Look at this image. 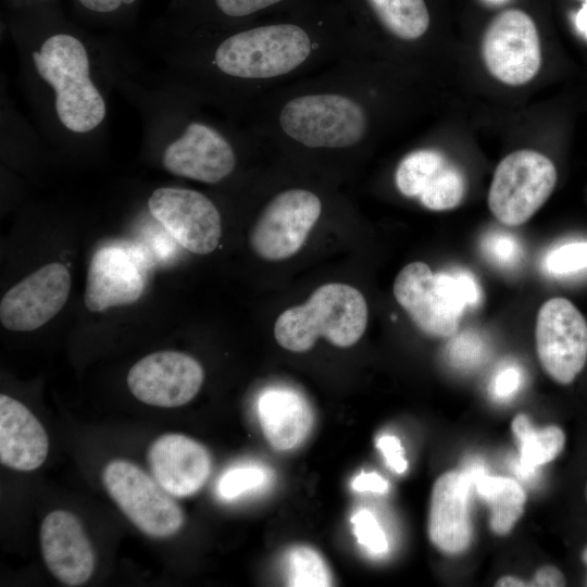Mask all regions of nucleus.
Masks as SVG:
<instances>
[{
  "instance_id": "f257e3e1",
  "label": "nucleus",
  "mask_w": 587,
  "mask_h": 587,
  "mask_svg": "<svg viewBox=\"0 0 587 587\" xmlns=\"http://www.w3.org/2000/svg\"><path fill=\"white\" fill-rule=\"evenodd\" d=\"M2 24L18 55L24 95L42 137L80 148L109 137V93L100 37L71 21L58 1L4 5Z\"/></svg>"
},
{
  "instance_id": "f03ea898",
  "label": "nucleus",
  "mask_w": 587,
  "mask_h": 587,
  "mask_svg": "<svg viewBox=\"0 0 587 587\" xmlns=\"http://www.w3.org/2000/svg\"><path fill=\"white\" fill-rule=\"evenodd\" d=\"M369 310L363 295L347 284H324L301 305L285 310L276 320L274 335L285 349L304 352L319 337L334 346H353L364 334Z\"/></svg>"
},
{
  "instance_id": "7ed1b4c3",
  "label": "nucleus",
  "mask_w": 587,
  "mask_h": 587,
  "mask_svg": "<svg viewBox=\"0 0 587 587\" xmlns=\"http://www.w3.org/2000/svg\"><path fill=\"white\" fill-rule=\"evenodd\" d=\"M282 130L309 148H348L366 134L367 118L353 99L339 93H309L289 100L279 113Z\"/></svg>"
},
{
  "instance_id": "20e7f679",
  "label": "nucleus",
  "mask_w": 587,
  "mask_h": 587,
  "mask_svg": "<svg viewBox=\"0 0 587 587\" xmlns=\"http://www.w3.org/2000/svg\"><path fill=\"white\" fill-rule=\"evenodd\" d=\"M557 178V168L545 154L529 149L511 152L495 170L488 208L502 224H524L551 196Z\"/></svg>"
},
{
  "instance_id": "39448f33",
  "label": "nucleus",
  "mask_w": 587,
  "mask_h": 587,
  "mask_svg": "<svg viewBox=\"0 0 587 587\" xmlns=\"http://www.w3.org/2000/svg\"><path fill=\"white\" fill-rule=\"evenodd\" d=\"M102 483L121 511L142 533L165 538L182 528L184 513L180 507L138 465L113 460L103 469Z\"/></svg>"
},
{
  "instance_id": "423d86ee",
  "label": "nucleus",
  "mask_w": 587,
  "mask_h": 587,
  "mask_svg": "<svg viewBox=\"0 0 587 587\" xmlns=\"http://www.w3.org/2000/svg\"><path fill=\"white\" fill-rule=\"evenodd\" d=\"M536 352L546 374L570 385L587 362V321L567 299L554 297L540 307L535 326Z\"/></svg>"
},
{
  "instance_id": "0eeeda50",
  "label": "nucleus",
  "mask_w": 587,
  "mask_h": 587,
  "mask_svg": "<svg viewBox=\"0 0 587 587\" xmlns=\"http://www.w3.org/2000/svg\"><path fill=\"white\" fill-rule=\"evenodd\" d=\"M482 55L492 77L508 86L530 82L541 64L538 30L524 11L510 9L496 15L487 26Z\"/></svg>"
},
{
  "instance_id": "6e6552de",
  "label": "nucleus",
  "mask_w": 587,
  "mask_h": 587,
  "mask_svg": "<svg viewBox=\"0 0 587 587\" xmlns=\"http://www.w3.org/2000/svg\"><path fill=\"white\" fill-rule=\"evenodd\" d=\"M321 210L320 198L309 190L288 189L276 195L251 229L252 250L270 261L294 255L303 246Z\"/></svg>"
},
{
  "instance_id": "1a4fd4ad",
  "label": "nucleus",
  "mask_w": 587,
  "mask_h": 587,
  "mask_svg": "<svg viewBox=\"0 0 587 587\" xmlns=\"http://www.w3.org/2000/svg\"><path fill=\"white\" fill-rule=\"evenodd\" d=\"M148 209L186 250L208 254L217 247L221 215L205 195L182 187H159L148 198Z\"/></svg>"
},
{
  "instance_id": "9d476101",
  "label": "nucleus",
  "mask_w": 587,
  "mask_h": 587,
  "mask_svg": "<svg viewBox=\"0 0 587 587\" xmlns=\"http://www.w3.org/2000/svg\"><path fill=\"white\" fill-rule=\"evenodd\" d=\"M442 274L417 261L405 265L394 283L397 302L423 333L436 338L452 337L463 314Z\"/></svg>"
},
{
  "instance_id": "9b49d317",
  "label": "nucleus",
  "mask_w": 587,
  "mask_h": 587,
  "mask_svg": "<svg viewBox=\"0 0 587 587\" xmlns=\"http://www.w3.org/2000/svg\"><path fill=\"white\" fill-rule=\"evenodd\" d=\"M203 369L189 354L158 351L135 363L128 372L127 385L141 402L175 408L189 402L203 383Z\"/></svg>"
},
{
  "instance_id": "f8f14e48",
  "label": "nucleus",
  "mask_w": 587,
  "mask_h": 587,
  "mask_svg": "<svg viewBox=\"0 0 587 587\" xmlns=\"http://www.w3.org/2000/svg\"><path fill=\"white\" fill-rule=\"evenodd\" d=\"M71 289L67 267L47 264L8 290L0 303L1 324L14 332L35 330L66 303Z\"/></svg>"
},
{
  "instance_id": "ddd939ff",
  "label": "nucleus",
  "mask_w": 587,
  "mask_h": 587,
  "mask_svg": "<svg viewBox=\"0 0 587 587\" xmlns=\"http://www.w3.org/2000/svg\"><path fill=\"white\" fill-rule=\"evenodd\" d=\"M40 545L49 571L66 586L84 585L95 569V552L79 520L55 510L42 521Z\"/></svg>"
},
{
  "instance_id": "4468645a",
  "label": "nucleus",
  "mask_w": 587,
  "mask_h": 587,
  "mask_svg": "<svg viewBox=\"0 0 587 587\" xmlns=\"http://www.w3.org/2000/svg\"><path fill=\"white\" fill-rule=\"evenodd\" d=\"M470 490V476L459 471L444 473L433 486L427 533L442 553L460 554L471 544Z\"/></svg>"
},
{
  "instance_id": "2eb2a0df",
  "label": "nucleus",
  "mask_w": 587,
  "mask_h": 587,
  "mask_svg": "<svg viewBox=\"0 0 587 587\" xmlns=\"http://www.w3.org/2000/svg\"><path fill=\"white\" fill-rule=\"evenodd\" d=\"M304 0H184L172 3L151 30L161 35L232 27L264 12Z\"/></svg>"
},
{
  "instance_id": "dca6fc26",
  "label": "nucleus",
  "mask_w": 587,
  "mask_h": 587,
  "mask_svg": "<svg viewBox=\"0 0 587 587\" xmlns=\"http://www.w3.org/2000/svg\"><path fill=\"white\" fill-rule=\"evenodd\" d=\"M148 464L157 482L174 497L197 492L211 473L209 451L182 434H165L148 450Z\"/></svg>"
},
{
  "instance_id": "f3484780",
  "label": "nucleus",
  "mask_w": 587,
  "mask_h": 587,
  "mask_svg": "<svg viewBox=\"0 0 587 587\" xmlns=\"http://www.w3.org/2000/svg\"><path fill=\"white\" fill-rule=\"evenodd\" d=\"M145 289L141 268L120 247L98 249L90 261L84 301L91 312L136 302Z\"/></svg>"
},
{
  "instance_id": "a211bd4d",
  "label": "nucleus",
  "mask_w": 587,
  "mask_h": 587,
  "mask_svg": "<svg viewBox=\"0 0 587 587\" xmlns=\"http://www.w3.org/2000/svg\"><path fill=\"white\" fill-rule=\"evenodd\" d=\"M48 436L37 417L20 401L0 396V461L16 471H33L47 458Z\"/></svg>"
},
{
  "instance_id": "6ab92c4d",
  "label": "nucleus",
  "mask_w": 587,
  "mask_h": 587,
  "mask_svg": "<svg viewBox=\"0 0 587 587\" xmlns=\"http://www.w3.org/2000/svg\"><path fill=\"white\" fill-rule=\"evenodd\" d=\"M257 411L266 440L279 451L300 446L312 427L308 401L292 389H265L258 399Z\"/></svg>"
},
{
  "instance_id": "aec40b11",
  "label": "nucleus",
  "mask_w": 587,
  "mask_h": 587,
  "mask_svg": "<svg viewBox=\"0 0 587 587\" xmlns=\"http://www.w3.org/2000/svg\"><path fill=\"white\" fill-rule=\"evenodd\" d=\"M364 7L392 36L401 40H416L430 25L426 0H349Z\"/></svg>"
},
{
  "instance_id": "412c9836",
  "label": "nucleus",
  "mask_w": 587,
  "mask_h": 587,
  "mask_svg": "<svg viewBox=\"0 0 587 587\" xmlns=\"http://www.w3.org/2000/svg\"><path fill=\"white\" fill-rule=\"evenodd\" d=\"M475 485L490 508L491 530L499 536L509 534L524 512V489L512 478L501 476L477 475Z\"/></svg>"
},
{
  "instance_id": "4be33fe9",
  "label": "nucleus",
  "mask_w": 587,
  "mask_h": 587,
  "mask_svg": "<svg viewBox=\"0 0 587 587\" xmlns=\"http://www.w3.org/2000/svg\"><path fill=\"white\" fill-rule=\"evenodd\" d=\"M511 427L520 442V467L526 474L553 461L564 449L565 434L557 425L536 429L527 415L517 414Z\"/></svg>"
},
{
  "instance_id": "5701e85b",
  "label": "nucleus",
  "mask_w": 587,
  "mask_h": 587,
  "mask_svg": "<svg viewBox=\"0 0 587 587\" xmlns=\"http://www.w3.org/2000/svg\"><path fill=\"white\" fill-rule=\"evenodd\" d=\"M447 161V157L435 149H421L407 154L395 174L398 190L404 197L419 198Z\"/></svg>"
},
{
  "instance_id": "b1692460",
  "label": "nucleus",
  "mask_w": 587,
  "mask_h": 587,
  "mask_svg": "<svg viewBox=\"0 0 587 587\" xmlns=\"http://www.w3.org/2000/svg\"><path fill=\"white\" fill-rule=\"evenodd\" d=\"M466 190L463 172L448 160L419 196L421 203L432 211H447L458 207Z\"/></svg>"
},
{
  "instance_id": "393cba45",
  "label": "nucleus",
  "mask_w": 587,
  "mask_h": 587,
  "mask_svg": "<svg viewBox=\"0 0 587 587\" xmlns=\"http://www.w3.org/2000/svg\"><path fill=\"white\" fill-rule=\"evenodd\" d=\"M287 585L292 587H325L332 585L330 571L313 548L295 546L286 554Z\"/></svg>"
},
{
  "instance_id": "a878e982",
  "label": "nucleus",
  "mask_w": 587,
  "mask_h": 587,
  "mask_svg": "<svg viewBox=\"0 0 587 587\" xmlns=\"http://www.w3.org/2000/svg\"><path fill=\"white\" fill-rule=\"evenodd\" d=\"M72 4L89 24L123 28L135 22L141 0H72Z\"/></svg>"
},
{
  "instance_id": "bb28decb",
  "label": "nucleus",
  "mask_w": 587,
  "mask_h": 587,
  "mask_svg": "<svg viewBox=\"0 0 587 587\" xmlns=\"http://www.w3.org/2000/svg\"><path fill=\"white\" fill-rule=\"evenodd\" d=\"M270 472L258 464L233 467L217 483V494L223 500L232 501L242 495L263 488L268 483Z\"/></svg>"
},
{
  "instance_id": "cd10ccee",
  "label": "nucleus",
  "mask_w": 587,
  "mask_h": 587,
  "mask_svg": "<svg viewBox=\"0 0 587 587\" xmlns=\"http://www.w3.org/2000/svg\"><path fill=\"white\" fill-rule=\"evenodd\" d=\"M544 266L554 276H566L587 270V241H572L553 248L545 257Z\"/></svg>"
},
{
  "instance_id": "c85d7f7f",
  "label": "nucleus",
  "mask_w": 587,
  "mask_h": 587,
  "mask_svg": "<svg viewBox=\"0 0 587 587\" xmlns=\"http://www.w3.org/2000/svg\"><path fill=\"white\" fill-rule=\"evenodd\" d=\"M353 534L358 542L371 554L388 551L387 536L375 515L367 509L358 510L351 517Z\"/></svg>"
},
{
  "instance_id": "c756f323",
  "label": "nucleus",
  "mask_w": 587,
  "mask_h": 587,
  "mask_svg": "<svg viewBox=\"0 0 587 587\" xmlns=\"http://www.w3.org/2000/svg\"><path fill=\"white\" fill-rule=\"evenodd\" d=\"M483 250L494 264L511 268L522 258L521 245L514 236L504 232H492L483 240Z\"/></svg>"
},
{
  "instance_id": "7c9ffc66",
  "label": "nucleus",
  "mask_w": 587,
  "mask_h": 587,
  "mask_svg": "<svg viewBox=\"0 0 587 587\" xmlns=\"http://www.w3.org/2000/svg\"><path fill=\"white\" fill-rule=\"evenodd\" d=\"M484 352L485 342L482 337L473 330L462 332L460 335L454 336L448 344L449 359L458 366H472L477 364L483 359Z\"/></svg>"
},
{
  "instance_id": "2f4dec72",
  "label": "nucleus",
  "mask_w": 587,
  "mask_h": 587,
  "mask_svg": "<svg viewBox=\"0 0 587 587\" xmlns=\"http://www.w3.org/2000/svg\"><path fill=\"white\" fill-rule=\"evenodd\" d=\"M377 448L380 450L387 465L396 473H403L408 467L404 451L398 437L383 435L377 439Z\"/></svg>"
},
{
  "instance_id": "473e14b6",
  "label": "nucleus",
  "mask_w": 587,
  "mask_h": 587,
  "mask_svg": "<svg viewBox=\"0 0 587 587\" xmlns=\"http://www.w3.org/2000/svg\"><path fill=\"white\" fill-rule=\"evenodd\" d=\"M522 374L515 366L501 370L494 378L492 392L497 398H508L520 387Z\"/></svg>"
},
{
  "instance_id": "72a5a7b5",
  "label": "nucleus",
  "mask_w": 587,
  "mask_h": 587,
  "mask_svg": "<svg viewBox=\"0 0 587 587\" xmlns=\"http://www.w3.org/2000/svg\"><path fill=\"white\" fill-rule=\"evenodd\" d=\"M566 585V579L562 571L554 565H544L538 569L529 586L538 587H562Z\"/></svg>"
},
{
  "instance_id": "f704fd0d",
  "label": "nucleus",
  "mask_w": 587,
  "mask_h": 587,
  "mask_svg": "<svg viewBox=\"0 0 587 587\" xmlns=\"http://www.w3.org/2000/svg\"><path fill=\"white\" fill-rule=\"evenodd\" d=\"M352 488L360 492L386 494L389 485L380 475L371 472L358 475L352 482Z\"/></svg>"
},
{
  "instance_id": "c9c22d12",
  "label": "nucleus",
  "mask_w": 587,
  "mask_h": 587,
  "mask_svg": "<svg viewBox=\"0 0 587 587\" xmlns=\"http://www.w3.org/2000/svg\"><path fill=\"white\" fill-rule=\"evenodd\" d=\"M496 586H529V582H525L521 578H517L515 576H511V575H505V576H502L501 578H499L497 582H496Z\"/></svg>"
},
{
  "instance_id": "e433bc0d",
  "label": "nucleus",
  "mask_w": 587,
  "mask_h": 587,
  "mask_svg": "<svg viewBox=\"0 0 587 587\" xmlns=\"http://www.w3.org/2000/svg\"><path fill=\"white\" fill-rule=\"evenodd\" d=\"M58 0H3V4L8 7H22L29 5L35 3L50 2Z\"/></svg>"
},
{
  "instance_id": "4c0bfd02",
  "label": "nucleus",
  "mask_w": 587,
  "mask_h": 587,
  "mask_svg": "<svg viewBox=\"0 0 587 587\" xmlns=\"http://www.w3.org/2000/svg\"><path fill=\"white\" fill-rule=\"evenodd\" d=\"M576 23L582 30L587 32V3L579 11Z\"/></svg>"
},
{
  "instance_id": "58836bf2",
  "label": "nucleus",
  "mask_w": 587,
  "mask_h": 587,
  "mask_svg": "<svg viewBox=\"0 0 587 587\" xmlns=\"http://www.w3.org/2000/svg\"><path fill=\"white\" fill-rule=\"evenodd\" d=\"M580 559L585 565H587V546L583 549Z\"/></svg>"
},
{
  "instance_id": "ea45409f",
  "label": "nucleus",
  "mask_w": 587,
  "mask_h": 587,
  "mask_svg": "<svg viewBox=\"0 0 587 587\" xmlns=\"http://www.w3.org/2000/svg\"><path fill=\"white\" fill-rule=\"evenodd\" d=\"M585 499H586V501H587V484H586V486H585Z\"/></svg>"
},
{
  "instance_id": "a19ab883",
  "label": "nucleus",
  "mask_w": 587,
  "mask_h": 587,
  "mask_svg": "<svg viewBox=\"0 0 587 587\" xmlns=\"http://www.w3.org/2000/svg\"><path fill=\"white\" fill-rule=\"evenodd\" d=\"M184 0H173L172 3H178V2H182Z\"/></svg>"
},
{
  "instance_id": "79ce46f5",
  "label": "nucleus",
  "mask_w": 587,
  "mask_h": 587,
  "mask_svg": "<svg viewBox=\"0 0 587 587\" xmlns=\"http://www.w3.org/2000/svg\"><path fill=\"white\" fill-rule=\"evenodd\" d=\"M585 585L587 586V577H586V579H585Z\"/></svg>"
},
{
  "instance_id": "37998d69",
  "label": "nucleus",
  "mask_w": 587,
  "mask_h": 587,
  "mask_svg": "<svg viewBox=\"0 0 587 587\" xmlns=\"http://www.w3.org/2000/svg\"><path fill=\"white\" fill-rule=\"evenodd\" d=\"M490 1H500V0H490Z\"/></svg>"
}]
</instances>
